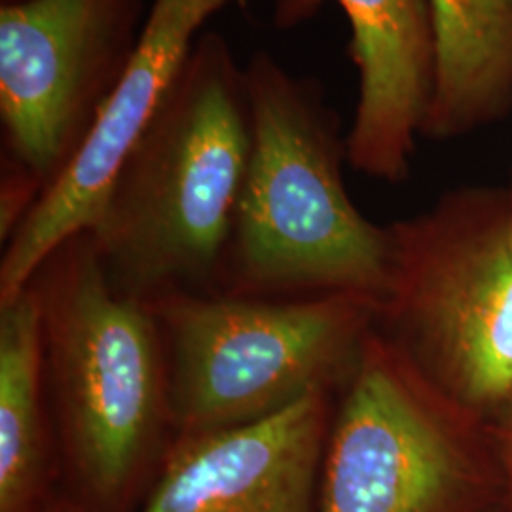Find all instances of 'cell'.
Instances as JSON below:
<instances>
[{
	"label": "cell",
	"instance_id": "16",
	"mask_svg": "<svg viewBox=\"0 0 512 512\" xmlns=\"http://www.w3.org/2000/svg\"><path fill=\"white\" fill-rule=\"evenodd\" d=\"M507 192H509V198H511V203H512V184H511V188H509V190H507Z\"/></svg>",
	"mask_w": 512,
	"mask_h": 512
},
{
	"label": "cell",
	"instance_id": "1",
	"mask_svg": "<svg viewBox=\"0 0 512 512\" xmlns=\"http://www.w3.org/2000/svg\"><path fill=\"white\" fill-rule=\"evenodd\" d=\"M249 156L245 67L222 35H200L88 230L114 287L152 302L215 279Z\"/></svg>",
	"mask_w": 512,
	"mask_h": 512
},
{
	"label": "cell",
	"instance_id": "13",
	"mask_svg": "<svg viewBox=\"0 0 512 512\" xmlns=\"http://www.w3.org/2000/svg\"><path fill=\"white\" fill-rule=\"evenodd\" d=\"M495 452L501 465L503 475V509L512 512V404L505 410V414L492 425Z\"/></svg>",
	"mask_w": 512,
	"mask_h": 512
},
{
	"label": "cell",
	"instance_id": "14",
	"mask_svg": "<svg viewBox=\"0 0 512 512\" xmlns=\"http://www.w3.org/2000/svg\"><path fill=\"white\" fill-rule=\"evenodd\" d=\"M42 512H76L73 507H71V503L63 497V495H57L54 501L44 509Z\"/></svg>",
	"mask_w": 512,
	"mask_h": 512
},
{
	"label": "cell",
	"instance_id": "15",
	"mask_svg": "<svg viewBox=\"0 0 512 512\" xmlns=\"http://www.w3.org/2000/svg\"><path fill=\"white\" fill-rule=\"evenodd\" d=\"M10 2H21V0H2V4H10Z\"/></svg>",
	"mask_w": 512,
	"mask_h": 512
},
{
	"label": "cell",
	"instance_id": "2",
	"mask_svg": "<svg viewBox=\"0 0 512 512\" xmlns=\"http://www.w3.org/2000/svg\"><path fill=\"white\" fill-rule=\"evenodd\" d=\"M59 418L61 495L76 512H137L175 439L164 332L114 287L90 232L35 281Z\"/></svg>",
	"mask_w": 512,
	"mask_h": 512
},
{
	"label": "cell",
	"instance_id": "4",
	"mask_svg": "<svg viewBox=\"0 0 512 512\" xmlns=\"http://www.w3.org/2000/svg\"><path fill=\"white\" fill-rule=\"evenodd\" d=\"M393 285L378 329L476 420L512 404V203L463 188L389 226Z\"/></svg>",
	"mask_w": 512,
	"mask_h": 512
},
{
	"label": "cell",
	"instance_id": "9",
	"mask_svg": "<svg viewBox=\"0 0 512 512\" xmlns=\"http://www.w3.org/2000/svg\"><path fill=\"white\" fill-rule=\"evenodd\" d=\"M332 393L249 425L177 435L137 512H319Z\"/></svg>",
	"mask_w": 512,
	"mask_h": 512
},
{
	"label": "cell",
	"instance_id": "5",
	"mask_svg": "<svg viewBox=\"0 0 512 512\" xmlns=\"http://www.w3.org/2000/svg\"><path fill=\"white\" fill-rule=\"evenodd\" d=\"M148 304L164 332L175 437L249 425L342 389L380 317L348 294L175 293Z\"/></svg>",
	"mask_w": 512,
	"mask_h": 512
},
{
	"label": "cell",
	"instance_id": "7",
	"mask_svg": "<svg viewBox=\"0 0 512 512\" xmlns=\"http://www.w3.org/2000/svg\"><path fill=\"white\" fill-rule=\"evenodd\" d=\"M145 0L0 6L4 158L46 190L80 150L141 37Z\"/></svg>",
	"mask_w": 512,
	"mask_h": 512
},
{
	"label": "cell",
	"instance_id": "3",
	"mask_svg": "<svg viewBox=\"0 0 512 512\" xmlns=\"http://www.w3.org/2000/svg\"><path fill=\"white\" fill-rule=\"evenodd\" d=\"M251 156L224 260L238 296L348 294L384 308L393 285L389 226L349 198L340 122L323 88L266 50L245 65Z\"/></svg>",
	"mask_w": 512,
	"mask_h": 512
},
{
	"label": "cell",
	"instance_id": "12",
	"mask_svg": "<svg viewBox=\"0 0 512 512\" xmlns=\"http://www.w3.org/2000/svg\"><path fill=\"white\" fill-rule=\"evenodd\" d=\"M42 306L29 285L0 304V512H42L59 494L61 461L46 427Z\"/></svg>",
	"mask_w": 512,
	"mask_h": 512
},
{
	"label": "cell",
	"instance_id": "10",
	"mask_svg": "<svg viewBox=\"0 0 512 512\" xmlns=\"http://www.w3.org/2000/svg\"><path fill=\"white\" fill-rule=\"evenodd\" d=\"M325 0H277V29L310 19ZM351 25L359 99L346 139L353 169L385 183L410 171L433 93L435 44L429 0H336Z\"/></svg>",
	"mask_w": 512,
	"mask_h": 512
},
{
	"label": "cell",
	"instance_id": "6",
	"mask_svg": "<svg viewBox=\"0 0 512 512\" xmlns=\"http://www.w3.org/2000/svg\"><path fill=\"white\" fill-rule=\"evenodd\" d=\"M323 456L319 512H494L492 427L429 384L378 325L368 332Z\"/></svg>",
	"mask_w": 512,
	"mask_h": 512
},
{
	"label": "cell",
	"instance_id": "11",
	"mask_svg": "<svg viewBox=\"0 0 512 512\" xmlns=\"http://www.w3.org/2000/svg\"><path fill=\"white\" fill-rule=\"evenodd\" d=\"M435 76L421 135L452 139L512 110V0H429Z\"/></svg>",
	"mask_w": 512,
	"mask_h": 512
},
{
	"label": "cell",
	"instance_id": "8",
	"mask_svg": "<svg viewBox=\"0 0 512 512\" xmlns=\"http://www.w3.org/2000/svg\"><path fill=\"white\" fill-rule=\"evenodd\" d=\"M236 0H152L147 19L105 105L73 160L55 177L18 230L0 264V304L23 293L69 239L92 230L118 171L160 110L203 25Z\"/></svg>",
	"mask_w": 512,
	"mask_h": 512
},
{
	"label": "cell",
	"instance_id": "17",
	"mask_svg": "<svg viewBox=\"0 0 512 512\" xmlns=\"http://www.w3.org/2000/svg\"><path fill=\"white\" fill-rule=\"evenodd\" d=\"M494 512H507V511H505V509H503V507H499V509H495Z\"/></svg>",
	"mask_w": 512,
	"mask_h": 512
}]
</instances>
